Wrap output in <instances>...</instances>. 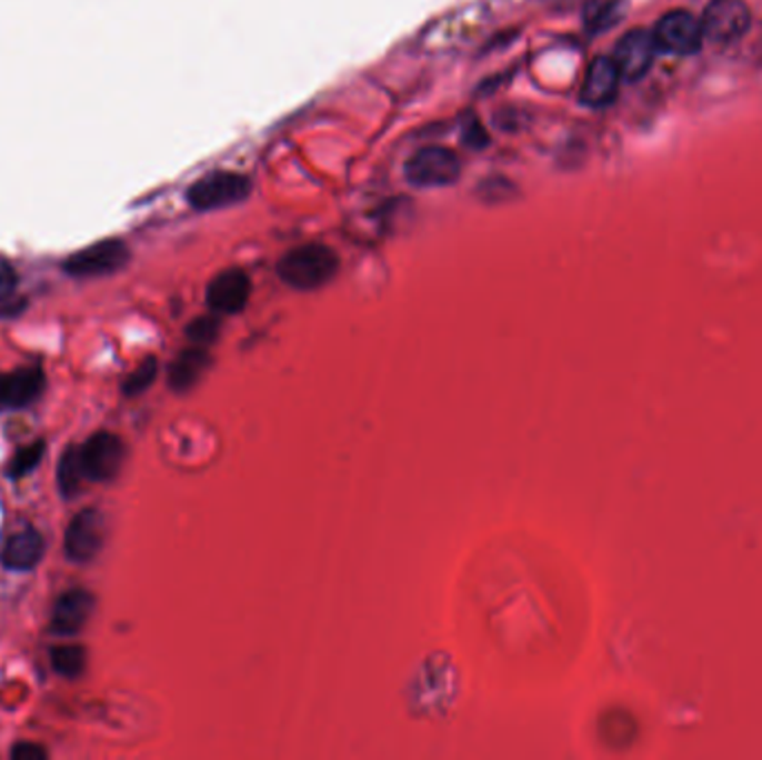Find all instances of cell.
<instances>
[{"mask_svg": "<svg viewBox=\"0 0 762 760\" xmlns=\"http://www.w3.org/2000/svg\"><path fill=\"white\" fill-rule=\"evenodd\" d=\"M94 611V596L86 589H70L59 596L52 611V631L57 636H77Z\"/></svg>", "mask_w": 762, "mask_h": 760, "instance_id": "obj_12", "label": "cell"}, {"mask_svg": "<svg viewBox=\"0 0 762 760\" xmlns=\"http://www.w3.org/2000/svg\"><path fill=\"white\" fill-rule=\"evenodd\" d=\"M624 14L622 0H598V3L589 6L584 23L591 32H604L611 30Z\"/></svg>", "mask_w": 762, "mask_h": 760, "instance_id": "obj_17", "label": "cell"}, {"mask_svg": "<svg viewBox=\"0 0 762 760\" xmlns=\"http://www.w3.org/2000/svg\"><path fill=\"white\" fill-rule=\"evenodd\" d=\"M462 174V163L453 150L429 146L418 150L404 166V177L415 188H447Z\"/></svg>", "mask_w": 762, "mask_h": 760, "instance_id": "obj_2", "label": "cell"}, {"mask_svg": "<svg viewBox=\"0 0 762 760\" xmlns=\"http://www.w3.org/2000/svg\"><path fill=\"white\" fill-rule=\"evenodd\" d=\"M157 379V359L154 357H148L128 379H126V384H123V393L134 398V396H141L143 391H148L152 387V382Z\"/></svg>", "mask_w": 762, "mask_h": 760, "instance_id": "obj_20", "label": "cell"}, {"mask_svg": "<svg viewBox=\"0 0 762 760\" xmlns=\"http://www.w3.org/2000/svg\"><path fill=\"white\" fill-rule=\"evenodd\" d=\"M46 387V374L39 368H21L0 374V411L30 407Z\"/></svg>", "mask_w": 762, "mask_h": 760, "instance_id": "obj_11", "label": "cell"}, {"mask_svg": "<svg viewBox=\"0 0 762 760\" xmlns=\"http://www.w3.org/2000/svg\"><path fill=\"white\" fill-rule=\"evenodd\" d=\"M43 453H46V444H43V442H34V444L21 449V451L12 458V462H10V467H8V476H10L12 480L26 478L28 473H32V471L41 464Z\"/></svg>", "mask_w": 762, "mask_h": 760, "instance_id": "obj_19", "label": "cell"}, {"mask_svg": "<svg viewBox=\"0 0 762 760\" xmlns=\"http://www.w3.org/2000/svg\"><path fill=\"white\" fill-rule=\"evenodd\" d=\"M622 77L613 63L611 57H600L595 59L584 77L582 83V103L589 108H604L609 106L615 94H618V86H620Z\"/></svg>", "mask_w": 762, "mask_h": 760, "instance_id": "obj_13", "label": "cell"}, {"mask_svg": "<svg viewBox=\"0 0 762 760\" xmlns=\"http://www.w3.org/2000/svg\"><path fill=\"white\" fill-rule=\"evenodd\" d=\"M339 270V257L323 243H305L288 250L277 272L281 281L294 290H314L325 286Z\"/></svg>", "mask_w": 762, "mask_h": 760, "instance_id": "obj_1", "label": "cell"}, {"mask_svg": "<svg viewBox=\"0 0 762 760\" xmlns=\"http://www.w3.org/2000/svg\"><path fill=\"white\" fill-rule=\"evenodd\" d=\"M208 363H210V357H208L203 346H192V348L183 350L170 366L168 382H170L172 391H177V393L190 391L199 382L201 374L205 372Z\"/></svg>", "mask_w": 762, "mask_h": 760, "instance_id": "obj_15", "label": "cell"}, {"mask_svg": "<svg viewBox=\"0 0 762 760\" xmlns=\"http://www.w3.org/2000/svg\"><path fill=\"white\" fill-rule=\"evenodd\" d=\"M86 471L81 462V449L70 447L63 451L61 462H59V491L63 498H74L81 491V484L86 482Z\"/></svg>", "mask_w": 762, "mask_h": 760, "instance_id": "obj_16", "label": "cell"}, {"mask_svg": "<svg viewBox=\"0 0 762 760\" xmlns=\"http://www.w3.org/2000/svg\"><path fill=\"white\" fill-rule=\"evenodd\" d=\"M250 194V181L237 172H212L194 181L186 199L197 210H219L243 201Z\"/></svg>", "mask_w": 762, "mask_h": 760, "instance_id": "obj_3", "label": "cell"}, {"mask_svg": "<svg viewBox=\"0 0 762 760\" xmlns=\"http://www.w3.org/2000/svg\"><path fill=\"white\" fill-rule=\"evenodd\" d=\"M106 536V516L99 509H83L72 518L66 531V556L77 564H86L101 553Z\"/></svg>", "mask_w": 762, "mask_h": 760, "instance_id": "obj_6", "label": "cell"}, {"mask_svg": "<svg viewBox=\"0 0 762 760\" xmlns=\"http://www.w3.org/2000/svg\"><path fill=\"white\" fill-rule=\"evenodd\" d=\"M17 283H19V277L14 268L8 261L0 259V301H6L17 290Z\"/></svg>", "mask_w": 762, "mask_h": 760, "instance_id": "obj_22", "label": "cell"}, {"mask_svg": "<svg viewBox=\"0 0 762 760\" xmlns=\"http://www.w3.org/2000/svg\"><path fill=\"white\" fill-rule=\"evenodd\" d=\"M658 57V46L653 34L646 30L626 32L613 52V63L624 81H640L653 66Z\"/></svg>", "mask_w": 762, "mask_h": 760, "instance_id": "obj_9", "label": "cell"}, {"mask_svg": "<svg viewBox=\"0 0 762 760\" xmlns=\"http://www.w3.org/2000/svg\"><path fill=\"white\" fill-rule=\"evenodd\" d=\"M46 553V540L37 529H21L14 531L3 551H0V562L10 571H32Z\"/></svg>", "mask_w": 762, "mask_h": 760, "instance_id": "obj_14", "label": "cell"}, {"mask_svg": "<svg viewBox=\"0 0 762 760\" xmlns=\"http://www.w3.org/2000/svg\"><path fill=\"white\" fill-rule=\"evenodd\" d=\"M188 339L194 343V346H208L210 341L217 339L219 334V319L217 317H199L194 319L190 326H188Z\"/></svg>", "mask_w": 762, "mask_h": 760, "instance_id": "obj_21", "label": "cell"}, {"mask_svg": "<svg viewBox=\"0 0 762 760\" xmlns=\"http://www.w3.org/2000/svg\"><path fill=\"white\" fill-rule=\"evenodd\" d=\"M250 292H252L250 277L239 268H230V270L219 272L210 281L205 297H208V306L217 314H234L245 308Z\"/></svg>", "mask_w": 762, "mask_h": 760, "instance_id": "obj_10", "label": "cell"}, {"mask_svg": "<svg viewBox=\"0 0 762 760\" xmlns=\"http://www.w3.org/2000/svg\"><path fill=\"white\" fill-rule=\"evenodd\" d=\"M658 52L675 54V57H693L700 52L704 43V32L700 19L691 12L673 10L664 14L653 32Z\"/></svg>", "mask_w": 762, "mask_h": 760, "instance_id": "obj_4", "label": "cell"}, {"mask_svg": "<svg viewBox=\"0 0 762 760\" xmlns=\"http://www.w3.org/2000/svg\"><path fill=\"white\" fill-rule=\"evenodd\" d=\"M81 462L90 482H110L126 462V444L119 436L101 431L81 447Z\"/></svg>", "mask_w": 762, "mask_h": 760, "instance_id": "obj_7", "label": "cell"}, {"mask_svg": "<svg viewBox=\"0 0 762 760\" xmlns=\"http://www.w3.org/2000/svg\"><path fill=\"white\" fill-rule=\"evenodd\" d=\"M12 758L14 760H46L48 751L37 742H19L12 749Z\"/></svg>", "mask_w": 762, "mask_h": 760, "instance_id": "obj_23", "label": "cell"}, {"mask_svg": "<svg viewBox=\"0 0 762 760\" xmlns=\"http://www.w3.org/2000/svg\"><path fill=\"white\" fill-rule=\"evenodd\" d=\"M52 664L66 678H79L86 671L88 653L81 644H61L52 649Z\"/></svg>", "mask_w": 762, "mask_h": 760, "instance_id": "obj_18", "label": "cell"}, {"mask_svg": "<svg viewBox=\"0 0 762 760\" xmlns=\"http://www.w3.org/2000/svg\"><path fill=\"white\" fill-rule=\"evenodd\" d=\"M130 259V250L121 239H106L72 254L63 270L72 277H103L121 270Z\"/></svg>", "mask_w": 762, "mask_h": 760, "instance_id": "obj_8", "label": "cell"}, {"mask_svg": "<svg viewBox=\"0 0 762 760\" xmlns=\"http://www.w3.org/2000/svg\"><path fill=\"white\" fill-rule=\"evenodd\" d=\"M700 23L704 41H711L713 46H731L746 34L751 14L742 0H711Z\"/></svg>", "mask_w": 762, "mask_h": 760, "instance_id": "obj_5", "label": "cell"}]
</instances>
